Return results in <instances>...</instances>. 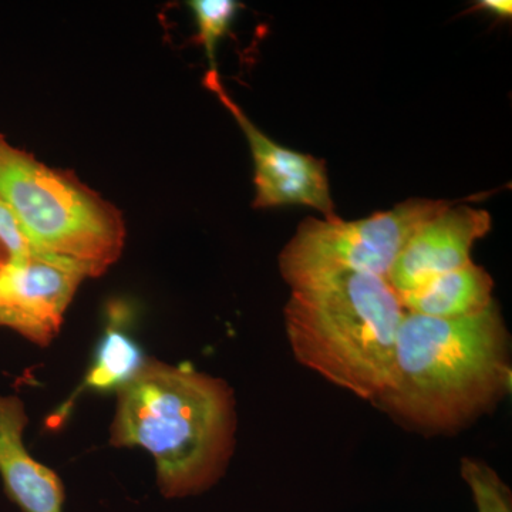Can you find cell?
Returning a JSON list of instances; mask_svg holds the SVG:
<instances>
[{
	"label": "cell",
	"mask_w": 512,
	"mask_h": 512,
	"mask_svg": "<svg viewBox=\"0 0 512 512\" xmlns=\"http://www.w3.org/2000/svg\"><path fill=\"white\" fill-rule=\"evenodd\" d=\"M453 205L412 198L363 220L345 221L338 215L308 218L279 254V271L291 289L340 272L386 279L417 229Z\"/></svg>",
	"instance_id": "obj_5"
},
{
	"label": "cell",
	"mask_w": 512,
	"mask_h": 512,
	"mask_svg": "<svg viewBox=\"0 0 512 512\" xmlns=\"http://www.w3.org/2000/svg\"><path fill=\"white\" fill-rule=\"evenodd\" d=\"M493 227L485 210L450 207L426 222L397 256L387 284L397 296L416 291L431 279L456 271L473 262L471 249Z\"/></svg>",
	"instance_id": "obj_8"
},
{
	"label": "cell",
	"mask_w": 512,
	"mask_h": 512,
	"mask_svg": "<svg viewBox=\"0 0 512 512\" xmlns=\"http://www.w3.org/2000/svg\"><path fill=\"white\" fill-rule=\"evenodd\" d=\"M120 306L109 311V322L94 350L93 363L84 377L82 387L53 414L50 423L59 426L70 412L74 400L83 390L119 392L143 370L147 359L137 340L124 329Z\"/></svg>",
	"instance_id": "obj_11"
},
{
	"label": "cell",
	"mask_w": 512,
	"mask_h": 512,
	"mask_svg": "<svg viewBox=\"0 0 512 512\" xmlns=\"http://www.w3.org/2000/svg\"><path fill=\"white\" fill-rule=\"evenodd\" d=\"M0 202L36 251L73 259L89 278L119 261L126 222L116 205L72 171L37 160L0 134Z\"/></svg>",
	"instance_id": "obj_4"
},
{
	"label": "cell",
	"mask_w": 512,
	"mask_h": 512,
	"mask_svg": "<svg viewBox=\"0 0 512 512\" xmlns=\"http://www.w3.org/2000/svg\"><path fill=\"white\" fill-rule=\"evenodd\" d=\"M87 278L79 262L32 249L0 274V326L46 348Z\"/></svg>",
	"instance_id": "obj_6"
},
{
	"label": "cell",
	"mask_w": 512,
	"mask_h": 512,
	"mask_svg": "<svg viewBox=\"0 0 512 512\" xmlns=\"http://www.w3.org/2000/svg\"><path fill=\"white\" fill-rule=\"evenodd\" d=\"M477 9L487 10L495 18L510 19L512 15L510 0H481L477 3Z\"/></svg>",
	"instance_id": "obj_14"
},
{
	"label": "cell",
	"mask_w": 512,
	"mask_h": 512,
	"mask_svg": "<svg viewBox=\"0 0 512 512\" xmlns=\"http://www.w3.org/2000/svg\"><path fill=\"white\" fill-rule=\"evenodd\" d=\"M234 434V394L228 384L191 367L147 360L117 392L111 444L148 451L165 498L197 495L217 483Z\"/></svg>",
	"instance_id": "obj_2"
},
{
	"label": "cell",
	"mask_w": 512,
	"mask_h": 512,
	"mask_svg": "<svg viewBox=\"0 0 512 512\" xmlns=\"http://www.w3.org/2000/svg\"><path fill=\"white\" fill-rule=\"evenodd\" d=\"M188 8L197 25V42L210 60V70L218 72L215 62L218 43L227 35L242 5L235 0H191Z\"/></svg>",
	"instance_id": "obj_12"
},
{
	"label": "cell",
	"mask_w": 512,
	"mask_h": 512,
	"mask_svg": "<svg viewBox=\"0 0 512 512\" xmlns=\"http://www.w3.org/2000/svg\"><path fill=\"white\" fill-rule=\"evenodd\" d=\"M510 338L497 303L460 319L406 312L377 407L407 426L451 431L510 390Z\"/></svg>",
	"instance_id": "obj_1"
},
{
	"label": "cell",
	"mask_w": 512,
	"mask_h": 512,
	"mask_svg": "<svg viewBox=\"0 0 512 512\" xmlns=\"http://www.w3.org/2000/svg\"><path fill=\"white\" fill-rule=\"evenodd\" d=\"M204 86L224 104L247 137L254 160L255 197L252 205L256 210L305 205L322 212L325 218L336 215L325 161L289 150L262 133L229 96L218 72L208 70Z\"/></svg>",
	"instance_id": "obj_7"
},
{
	"label": "cell",
	"mask_w": 512,
	"mask_h": 512,
	"mask_svg": "<svg viewBox=\"0 0 512 512\" xmlns=\"http://www.w3.org/2000/svg\"><path fill=\"white\" fill-rule=\"evenodd\" d=\"M494 281L474 262L431 279L416 291L399 296L404 311L434 319H460L490 308Z\"/></svg>",
	"instance_id": "obj_10"
},
{
	"label": "cell",
	"mask_w": 512,
	"mask_h": 512,
	"mask_svg": "<svg viewBox=\"0 0 512 512\" xmlns=\"http://www.w3.org/2000/svg\"><path fill=\"white\" fill-rule=\"evenodd\" d=\"M25 404L0 394V478L22 512H64V485L55 471L35 460L23 443Z\"/></svg>",
	"instance_id": "obj_9"
},
{
	"label": "cell",
	"mask_w": 512,
	"mask_h": 512,
	"mask_svg": "<svg viewBox=\"0 0 512 512\" xmlns=\"http://www.w3.org/2000/svg\"><path fill=\"white\" fill-rule=\"evenodd\" d=\"M32 249L15 217L0 202V274Z\"/></svg>",
	"instance_id": "obj_13"
},
{
	"label": "cell",
	"mask_w": 512,
	"mask_h": 512,
	"mask_svg": "<svg viewBox=\"0 0 512 512\" xmlns=\"http://www.w3.org/2000/svg\"><path fill=\"white\" fill-rule=\"evenodd\" d=\"M404 313L386 279L340 272L293 288L285 326L301 365L373 403L389 382Z\"/></svg>",
	"instance_id": "obj_3"
}]
</instances>
